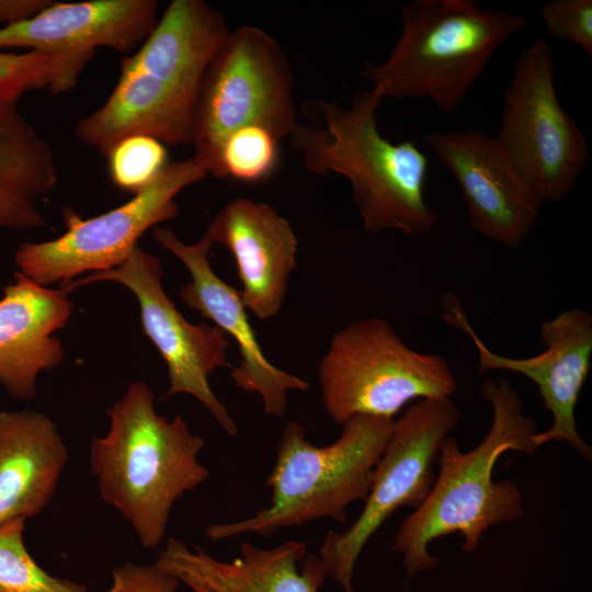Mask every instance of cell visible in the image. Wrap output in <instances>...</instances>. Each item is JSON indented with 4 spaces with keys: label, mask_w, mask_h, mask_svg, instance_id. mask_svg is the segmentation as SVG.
I'll return each instance as SVG.
<instances>
[{
    "label": "cell",
    "mask_w": 592,
    "mask_h": 592,
    "mask_svg": "<svg viewBox=\"0 0 592 592\" xmlns=\"http://www.w3.org/2000/svg\"><path fill=\"white\" fill-rule=\"evenodd\" d=\"M251 124L269 128L282 140L298 122L285 53L264 30L242 25L230 30L201 83L192 145L208 174H217L226 136Z\"/></svg>",
    "instance_id": "obj_8"
},
{
    "label": "cell",
    "mask_w": 592,
    "mask_h": 592,
    "mask_svg": "<svg viewBox=\"0 0 592 592\" xmlns=\"http://www.w3.org/2000/svg\"><path fill=\"white\" fill-rule=\"evenodd\" d=\"M151 234L190 274V281L180 288L181 300L235 342L240 357L230 372L234 384L247 392L258 394L267 414L283 417L287 394L306 391L310 384L275 366L263 353L239 289L221 280L210 265L209 254L215 243L209 234L205 231L198 241L190 244L168 227H155Z\"/></svg>",
    "instance_id": "obj_16"
},
{
    "label": "cell",
    "mask_w": 592,
    "mask_h": 592,
    "mask_svg": "<svg viewBox=\"0 0 592 592\" xmlns=\"http://www.w3.org/2000/svg\"><path fill=\"white\" fill-rule=\"evenodd\" d=\"M383 101L372 89L355 93L348 107L315 100L325 128L298 124L291 146L310 172L349 180L366 231L428 234L437 223L424 196L428 158L413 141L394 144L379 133L376 114Z\"/></svg>",
    "instance_id": "obj_4"
},
{
    "label": "cell",
    "mask_w": 592,
    "mask_h": 592,
    "mask_svg": "<svg viewBox=\"0 0 592 592\" xmlns=\"http://www.w3.org/2000/svg\"><path fill=\"white\" fill-rule=\"evenodd\" d=\"M155 0H89L54 2L33 18L0 29V49L24 48L54 61L48 91L75 89L95 50L135 52L155 27Z\"/></svg>",
    "instance_id": "obj_14"
},
{
    "label": "cell",
    "mask_w": 592,
    "mask_h": 592,
    "mask_svg": "<svg viewBox=\"0 0 592 592\" xmlns=\"http://www.w3.org/2000/svg\"><path fill=\"white\" fill-rule=\"evenodd\" d=\"M50 3L49 0H0V29L26 21Z\"/></svg>",
    "instance_id": "obj_28"
},
{
    "label": "cell",
    "mask_w": 592,
    "mask_h": 592,
    "mask_svg": "<svg viewBox=\"0 0 592 592\" xmlns=\"http://www.w3.org/2000/svg\"><path fill=\"white\" fill-rule=\"evenodd\" d=\"M459 420L452 398L414 401L394 420L363 510L345 531H329L319 548L328 577L344 592H353L356 562L380 526L400 508L415 509L424 501L441 443Z\"/></svg>",
    "instance_id": "obj_10"
},
{
    "label": "cell",
    "mask_w": 592,
    "mask_h": 592,
    "mask_svg": "<svg viewBox=\"0 0 592 592\" xmlns=\"http://www.w3.org/2000/svg\"><path fill=\"white\" fill-rule=\"evenodd\" d=\"M162 277L159 259L136 246L121 265L60 287L70 293L92 283L114 282L129 289L138 301L143 332L167 365L169 388L163 398L181 394L194 397L228 435L235 436L238 425L209 384L216 369L229 366L227 352L231 342L214 325L186 320L166 293Z\"/></svg>",
    "instance_id": "obj_12"
},
{
    "label": "cell",
    "mask_w": 592,
    "mask_h": 592,
    "mask_svg": "<svg viewBox=\"0 0 592 592\" xmlns=\"http://www.w3.org/2000/svg\"><path fill=\"white\" fill-rule=\"evenodd\" d=\"M229 32L224 14L207 2L171 1L141 45L121 59L105 102L77 122L76 137L105 157L134 135L192 145L203 76Z\"/></svg>",
    "instance_id": "obj_1"
},
{
    "label": "cell",
    "mask_w": 592,
    "mask_h": 592,
    "mask_svg": "<svg viewBox=\"0 0 592 592\" xmlns=\"http://www.w3.org/2000/svg\"><path fill=\"white\" fill-rule=\"evenodd\" d=\"M206 231L231 253L247 310L261 320L277 316L297 264L298 240L291 221L266 203L237 197L212 218Z\"/></svg>",
    "instance_id": "obj_17"
},
{
    "label": "cell",
    "mask_w": 592,
    "mask_h": 592,
    "mask_svg": "<svg viewBox=\"0 0 592 592\" xmlns=\"http://www.w3.org/2000/svg\"><path fill=\"white\" fill-rule=\"evenodd\" d=\"M153 563L193 592H320L329 578L318 554L296 540L273 548L243 542L225 561L169 537Z\"/></svg>",
    "instance_id": "obj_18"
},
{
    "label": "cell",
    "mask_w": 592,
    "mask_h": 592,
    "mask_svg": "<svg viewBox=\"0 0 592 592\" xmlns=\"http://www.w3.org/2000/svg\"><path fill=\"white\" fill-rule=\"evenodd\" d=\"M113 582L105 592H179L180 582L155 563L126 562L112 571Z\"/></svg>",
    "instance_id": "obj_27"
},
{
    "label": "cell",
    "mask_w": 592,
    "mask_h": 592,
    "mask_svg": "<svg viewBox=\"0 0 592 592\" xmlns=\"http://www.w3.org/2000/svg\"><path fill=\"white\" fill-rule=\"evenodd\" d=\"M280 141L273 132L258 124L232 130L220 145L216 178L244 183L269 178L280 162Z\"/></svg>",
    "instance_id": "obj_22"
},
{
    "label": "cell",
    "mask_w": 592,
    "mask_h": 592,
    "mask_svg": "<svg viewBox=\"0 0 592 592\" xmlns=\"http://www.w3.org/2000/svg\"><path fill=\"white\" fill-rule=\"evenodd\" d=\"M20 96L0 92V229L46 227L38 208L58 171L49 144L21 114Z\"/></svg>",
    "instance_id": "obj_21"
},
{
    "label": "cell",
    "mask_w": 592,
    "mask_h": 592,
    "mask_svg": "<svg viewBox=\"0 0 592 592\" xmlns=\"http://www.w3.org/2000/svg\"><path fill=\"white\" fill-rule=\"evenodd\" d=\"M442 307L445 321L473 341L478 355V374L509 371L537 386L544 409L551 414V424L534 435L536 448L548 442H566L579 456L591 462L592 448L578 431L574 412L591 368L592 315L569 309L544 321L540 326L543 352L515 358L497 354L482 342L456 295L444 294Z\"/></svg>",
    "instance_id": "obj_13"
},
{
    "label": "cell",
    "mask_w": 592,
    "mask_h": 592,
    "mask_svg": "<svg viewBox=\"0 0 592 592\" xmlns=\"http://www.w3.org/2000/svg\"><path fill=\"white\" fill-rule=\"evenodd\" d=\"M67 460V447L49 417L33 409L0 411V525L39 515Z\"/></svg>",
    "instance_id": "obj_20"
},
{
    "label": "cell",
    "mask_w": 592,
    "mask_h": 592,
    "mask_svg": "<svg viewBox=\"0 0 592 592\" xmlns=\"http://www.w3.org/2000/svg\"><path fill=\"white\" fill-rule=\"evenodd\" d=\"M480 394L492 408L487 434L468 452H463L455 439L442 441L439 475L429 494L400 523L392 538L391 549L401 557L408 579L439 566V558L430 553L435 539L458 534L463 551L473 554L487 530L524 515L516 482L494 480L493 469L508 451L535 454L537 422L524 413L521 397L506 378L486 379Z\"/></svg>",
    "instance_id": "obj_2"
},
{
    "label": "cell",
    "mask_w": 592,
    "mask_h": 592,
    "mask_svg": "<svg viewBox=\"0 0 592 592\" xmlns=\"http://www.w3.org/2000/svg\"><path fill=\"white\" fill-rule=\"evenodd\" d=\"M24 531L23 519L0 525V592H87L83 584L39 567L24 544Z\"/></svg>",
    "instance_id": "obj_23"
},
{
    "label": "cell",
    "mask_w": 592,
    "mask_h": 592,
    "mask_svg": "<svg viewBox=\"0 0 592 592\" xmlns=\"http://www.w3.org/2000/svg\"><path fill=\"white\" fill-rule=\"evenodd\" d=\"M207 174L192 156L169 162L148 186L106 213L84 218L62 207L66 230L52 240L20 244L14 257L19 272L49 286L121 265L148 229L177 217L175 197Z\"/></svg>",
    "instance_id": "obj_9"
},
{
    "label": "cell",
    "mask_w": 592,
    "mask_h": 592,
    "mask_svg": "<svg viewBox=\"0 0 592 592\" xmlns=\"http://www.w3.org/2000/svg\"><path fill=\"white\" fill-rule=\"evenodd\" d=\"M401 22L387 59L367 62L360 76L383 99H428L445 113L462 104L494 53L528 23L475 0H411Z\"/></svg>",
    "instance_id": "obj_5"
},
{
    "label": "cell",
    "mask_w": 592,
    "mask_h": 592,
    "mask_svg": "<svg viewBox=\"0 0 592 592\" xmlns=\"http://www.w3.org/2000/svg\"><path fill=\"white\" fill-rule=\"evenodd\" d=\"M53 72L52 58L38 52L11 53L0 49V92L20 96L47 88Z\"/></svg>",
    "instance_id": "obj_26"
},
{
    "label": "cell",
    "mask_w": 592,
    "mask_h": 592,
    "mask_svg": "<svg viewBox=\"0 0 592 592\" xmlns=\"http://www.w3.org/2000/svg\"><path fill=\"white\" fill-rule=\"evenodd\" d=\"M553 48L535 39L515 58L494 136L543 203L562 201L589 160L588 143L559 103Z\"/></svg>",
    "instance_id": "obj_11"
},
{
    "label": "cell",
    "mask_w": 592,
    "mask_h": 592,
    "mask_svg": "<svg viewBox=\"0 0 592 592\" xmlns=\"http://www.w3.org/2000/svg\"><path fill=\"white\" fill-rule=\"evenodd\" d=\"M318 382L327 415L341 425L355 415L394 419L410 402L457 391L442 355L408 346L379 317L352 321L334 333L318 364Z\"/></svg>",
    "instance_id": "obj_7"
},
{
    "label": "cell",
    "mask_w": 592,
    "mask_h": 592,
    "mask_svg": "<svg viewBox=\"0 0 592 592\" xmlns=\"http://www.w3.org/2000/svg\"><path fill=\"white\" fill-rule=\"evenodd\" d=\"M72 311L73 303L64 288L41 285L21 272L3 288L0 384L11 398L34 399L38 375L62 362L64 348L55 333L68 323Z\"/></svg>",
    "instance_id": "obj_19"
},
{
    "label": "cell",
    "mask_w": 592,
    "mask_h": 592,
    "mask_svg": "<svg viewBox=\"0 0 592 592\" xmlns=\"http://www.w3.org/2000/svg\"><path fill=\"white\" fill-rule=\"evenodd\" d=\"M106 158L112 183L133 195L148 186L169 163L166 145L145 135L119 140Z\"/></svg>",
    "instance_id": "obj_24"
},
{
    "label": "cell",
    "mask_w": 592,
    "mask_h": 592,
    "mask_svg": "<svg viewBox=\"0 0 592 592\" xmlns=\"http://www.w3.org/2000/svg\"><path fill=\"white\" fill-rule=\"evenodd\" d=\"M394 420L355 415L334 442L322 446L308 441L301 424L289 422L265 480L269 505L232 523L209 524L205 536L214 542L243 534L270 537L317 520L345 523L348 508L364 502L369 492Z\"/></svg>",
    "instance_id": "obj_6"
},
{
    "label": "cell",
    "mask_w": 592,
    "mask_h": 592,
    "mask_svg": "<svg viewBox=\"0 0 592 592\" xmlns=\"http://www.w3.org/2000/svg\"><path fill=\"white\" fill-rule=\"evenodd\" d=\"M538 16L549 35L571 42L592 56V0H549L540 7Z\"/></svg>",
    "instance_id": "obj_25"
},
{
    "label": "cell",
    "mask_w": 592,
    "mask_h": 592,
    "mask_svg": "<svg viewBox=\"0 0 592 592\" xmlns=\"http://www.w3.org/2000/svg\"><path fill=\"white\" fill-rule=\"evenodd\" d=\"M106 413L107 433L91 439V474L103 501L129 523L144 547L156 548L175 502L209 478L198 460L205 441L183 418L160 415L146 382L132 383Z\"/></svg>",
    "instance_id": "obj_3"
},
{
    "label": "cell",
    "mask_w": 592,
    "mask_h": 592,
    "mask_svg": "<svg viewBox=\"0 0 592 592\" xmlns=\"http://www.w3.org/2000/svg\"><path fill=\"white\" fill-rule=\"evenodd\" d=\"M425 143L458 182L470 226L497 243L520 248L543 202L497 138L465 129L430 133Z\"/></svg>",
    "instance_id": "obj_15"
}]
</instances>
